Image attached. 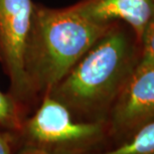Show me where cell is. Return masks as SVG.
I'll use <instances>...</instances> for the list:
<instances>
[{
    "instance_id": "obj_1",
    "label": "cell",
    "mask_w": 154,
    "mask_h": 154,
    "mask_svg": "<svg viewBox=\"0 0 154 154\" xmlns=\"http://www.w3.org/2000/svg\"><path fill=\"white\" fill-rule=\"evenodd\" d=\"M140 51L132 29L113 23L47 94L79 120L106 122L139 63Z\"/></svg>"
},
{
    "instance_id": "obj_2",
    "label": "cell",
    "mask_w": 154,
    "mask_h": 154,
    "mask_svg": "<svg viewBox=\"0 0 154 154\" xmlns=\"http://www.w3.org/2000/svg\"><path fill=\"white\" fill-rule=\"evenodd\" d=\"M111 25L91 21L74 5L52 8L34 3L24 73L36 106Z\"/></svg>"
},
{
    "instance_id": "obj_3",
    "label": "cell",
    "mask_w": 154,
    "mask_h": 154,
    "mask_svg": "<svg viewBox=\"0 0 154 154\" xmlns=\"http://www.w3.org/2000/svg\"><path fill=\"white\" fill-rule=\"evenodd\" d=\"M19 149L44 154H94L110 145L106 122L79 120L46 94L16 134Z\"/></svg>"
},
{
    "instance_id": "obj_4",
    "label": "cell",
    "mask_w": 154,
    "mask_h": 154,
    "mask_svg": "<svg viewBox=\"0 0 154 154\" xmlns=\"http://www.w3.org/2000/svg\"><path fill=\"white\" fill-rule=\"evenodd\" d=\"M33 0H0V64L10 82L9 94L29 116L36 109L24 73V52Z\"/></svg>"
},
{
    "instance_id": "obj_5",
    "label": "cell",
    "mask_w": 154,
    "mask_h": 154,
    "mask_svg": "<svg viewBox=\"0 0 154 154\" xmlns=\"http://www.w3.org/2000/svg\"><path fill=\"white\" fill-rule=\"evenodd\" d=\"M153 120L154 66L137 65L106 120L109 146Z\"/></svg>"
},
{
    "instance_id": "obj_6",
    "label": "cell",
    "mask_w": 154,
    "mask_h": 154,
    "mask_svg": "<svg viewBox=\"0 0 154 154\" xmlns=\"http://www.w3.org/2000/svg\"><path fill=\"white\" fill-rule=\"evenodd\" d=\"M73 5L100 24L124 23L133 30L139 43L154 13V0H80Z\"/></svg>"
},
{
    "instance_id": "obj_7",
    "label": "cell",
    "mask_w": 154,
    "mask_h": 154,
    "mask_svg": "<svg viewBox=\"0 0 154 154\" xmlns=\"http://www.w3.org/2000/svg\"><path fill=\"white\" fill-rule=\"evenodd\" d=\"M94 154H154V120L140 126L122 141Z\"/></svg>"
},
{
    "instance_id": "obj_8",
    "label": "cell",
    "mask_w": 154,
    "mask_h": 154,
    "mask_svg": "<svg viewBox=\"0 0 154 154\" xmlns=\"http://www.w3.org/2000/svg\"><path fill=\"white\" fill-rule=\"evenodd\" d=\"M28 116L21 106L11 97L0 90V130L18 134Z\"/></svg>"
},
{
    "instance_id": "obj_9",
    "label": "cell",
    "mask_w": 154,
    "mask_h": 154,
    "mask_svg": "<svg viewBox=\"0 0 154 154\" xmlns=\"http://www.w3.org/2000/svg\"><path fill=\"white\" fill-rule=\"evenodd\" d=\"M140 47L138 66H154V13L145 28Z\"/></svg>"
},
{
    "instance_id": "obj_10",
    "label": "cell",
    "mask_w": 154,
    "mask_h": 154,
    "mask_svg": "<svg viewBox=\"0 0 154 154\" xmlns=\"http://www.w3.org/2000/svg\"><path fill=\"white\" fill-rule=\"evenodd\" d=\"M17 150L15 134L0 130V154H14Z\"/></svg>"
},
{
    "instance_id": "obj_11",
    "label": "cell",
    "mask_w": 154,
    "mask_h": 154,
    "mask_svg": "<svg viewBox=\"0 0 154 154\" xmlns=\"http://www.w3.org/2000/svg\"><path fill=\"white\" fill-rule=\"evenodd\" d=\"M14 154H44V153L36 151V150H32V149H19Z\"/></svg>"
}]
</instances>
